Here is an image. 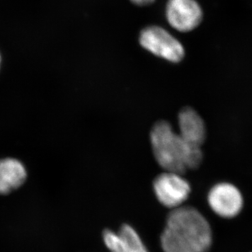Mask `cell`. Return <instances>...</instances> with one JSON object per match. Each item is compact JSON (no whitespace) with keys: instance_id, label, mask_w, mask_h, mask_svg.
Wrapping results in <instances>:
<instances>
[{"instance_id":"6da1fadb","label":"cell","mask_w":252,"mask_h":252,"mask_svg":"<svg viewBox=\"0 0 252 252\" xmlns=\"http://www.w3.org/2000/svg\"><path fill=\"white\" fill-rule=\"evenodd\" d=\"M164 252H208L213 245L211 223L192 206L174 209L160 236Z\"/></svg>"},{"instance_id":"7a4b0ae2","label":"cell","mask_w":252,"mask_h":252,"mask_svg":"<svg viewBox=\"0 0 252 252\" xmlns=\"http://www.w3.org/2000/svg\"><path fill=\"white\" fill-rule=\"evenodd\" d=\"M150 137L154 157L165 171L183 175L188 170L198 168L202 162L201 147L191 145L184 140L169 122H157Z\"/></svg>"},{"instance_id":"3957f363","label":"cell","mask_w":252,"mask_h":252,"mask_svg":"<svg viewBox=\"0 0 252 252\" xmlns=\"http://www.w3.org/2000/svg\"><path fill=\"white\" fill-rule=\"evenodd\" d=\"M207 204L216 216L232 220L243 213L245 196L238 185L229 181H221L209 190Z\"/></svg>"},{"instance_id":"277c9868","label":"cell","mask_w":252,"mask_h":252,"mask_svg":"<svg viewBox=\"0 0 252 252\" xmlns=\"http://www.w3.org/2000/svg\"><path fill=\"white\" fill-rule=\"evenodd\" d=\"M139 44L155 56L172 63H179L185 56L183 44L162 27L150 26L139 34Z\"/></svg>"},{"instance_id":"5b68a950","label":"cell","mask_w":252,"mask_h":252,"mask_svg":"<svg viewBox=\"0 0 252 252\" xmlns=\"http://www.w3.org/2000/svg\"><path fill=\"white\" fill-rule=\"evenodd\" d=\"M153 189L158 201L172 210L183 206L191 191V185L183 175L170 171L156 178Z\"/></svg>"},{"instance_id":"8992f818","label":"cell","mask_w":252,"mask_h":252,"mask_svg":"<svg viewBox=\"0 0 252 252\" xmlns=\"http://www.w3.org/2000/svg\"><path fill=\"white\" fill-rule=\"evenodd\" d=\"M165 17L174 29L180 32H189L201 24L203 12L196 0H168Z\"/></svg>"},{"instance_id":"52a82bcc","label":"cell","mask_w":252,"mask_h":252,"mask_svg":"<svg viewBox=\"0 0 252 252\" xmlns=\"http://www.w3.org/2000/svg\"><path fill=\"white\" fill-rule=\"evenodd\" d=\"M179 134L191 145L201 147L206 141V123L201 115L191 107H185L178 117Z\"/></svg>"},{"instance_id":"ba28073f","label":"cell","mask_w":252,"mask_h":252,"mask_svg":"<svg viewBox=\"0 0 252 252\" xmlns=\"http://www.w3.org/2000/svg\"><path fill=\"white\" fill-rule=\"evenodd\" d=\"M27 177V170L19 160L13 158L0 160V194L10 193L21 187Z\"/></svg>"},{"instance_id":"9c48e42d","label":"cell","mask_w":252,"mask_h":252,"mask_svg":"<svg viewBox=\"0 0 252 252\" xmlns=\"http://www.w3.org/2000/svg\"><path fill=\"white\" fill-rule=\"evenodd\" d=\"M124 238L127 252H148L138 233L128 224H124L119 232Z\"/></svg>"},{"instance_id":"30bf717a","label":"cell","mask_w":252,"mask_h":252,"mask_svg":"<svg viewBox=\"0 0 252 252\" xmlns=\"http://www.w3.org/2000/svg\"><path fill=\"white\" fill-rule=\"evenodd\" d=\"M102 238L105 245L111 252H127L124 238L119 233H115L113 231L107 229L103 232Z\"/></svg>"},{"instance_id":"8fae6325","label":"cell","mask_w":252,"mask_h":252,"mask_svg":"<svg viewBox=\"0 0 252 252\" xmlns=\"http://www.w3.org/2000/svg\"><path fill=\"white\" fill-rule=\"evenodd\" d=\"M133 4L137 5V6H148V5L152 4L153 2H155L156 0H129Z\"/></svg>"},{"instance_id":"7c38bea8","label":"cell","mask_w":252,"mask_h":252,"mask_svg":"<svg viewBox=\"0 0 252 252\" xmlns=\"http://www.w3.org/2000/svg\"><path fill=\"white\" fill-rule=\"evenodd\" d=\"M0 65H1V55H0Z\"/></svg>"}]
</instances>
